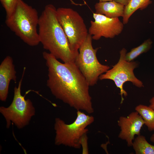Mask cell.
<instances>
[{"label": "cell", "instance_id": "ba28073f", "mask_svg": "<svg viewBox=\"0 0 154 154\" xmlns=\"http://www.w3.org/2000/svg\"><path fill=\"white\" fill-rule=\"evenodd\" d=\"M126 52V49L123 48L120 51V58L117 63L99 77L100 80L109 79L114 82L117 87L120 90L121 104L124 100L123 96L126 97L128 95L123 88L125 82H130L138 88L144 87L143 82L136 77L133 72L134 69L138 66V63L136 61H127L125 59Z\"/></svg>", "mask_w": 154, "mask_h": 154}, {"label": "cell", "instance_id": "e0dca14e", "mask_svg": "<svg viewBox=\"0 0 154 154\" xmlns=\"http://www.w3.org/2000/svg\"><path fill=\"white\" fill-rule=\"evenodd\" d=\"M18 0H0L1 3L5 9L6 16H9L15 9Z\"/></svg>", "mask_w": 154, "mask_h": 154}, {"label": "cell", "instance_id": "8fae6325", "mask_svg": "<svg viewBox=\"0 0 154 154\" xmlns=\"http://www.w3.org/2000/svg\"><path fill=\"white\" fill-rule=\"evenodd\" d=\"M16 71L12 58L8 56L0 65V100L5 102L7 98L10 82H16Z\"/></svg>", "mask_w": 154, "mask_h": 154}, {"label": "cell", "instance_id": "277c9868", "mask_svg": "<svg viewBox=\"0 0 154 154\" xmlns=\"http://www.w3.org/2000/svg\"><path fill=\"white\" fill-rule=\"evenodd\" d=\"M94 121L92 116L87 115L80 110H77L76 117L70 124L66 123L59 118H56L54 127L55 144L80 149L83 143L87 140V127Z\"/></svg>", "mask_w": 154, "mask_h": 154}, {"label": "cell", "instance_id": "2e32d148", "mask_svg": "<svg viewBox=\"0 0 154 154\" xmlns=\"http://www.w3.org/2000/svg\"><path fill=\"white\" fill-rule=\"evenodd\" d=\"M153 42L150 39L145 40L141 44L134 48L125 55V59L128 62L132 61L134 59L143 53L148 51L151 47Z\"/></svg>", "mask_w": 154, "mask_h": 154}, {"label": "cell", "instance_id": "52a82bcc", "mask_svg": "<svg viewBox=\"0 0 154 154\" xmlns=\"http://www.w3.org/2000/svg\"><path fill=\"white\" fill-rule=\"evenodd\" d=\"M92 36L88 34L80 47L75 62L89 86L97 84L100 76L106 72L110 67L98 61L96 53L99 48H93Z\"/></svg>", "mask_w": 154, "mask_h": 154}, {"label": "cell", "instance_id": "5bb4252c", "mask_svg": "<svg viewBox=\"0 0 154 154\" xmlns=\"http://www.w3.org/2000/svg\"><path fill=\"white\" fill-rule=\"evenodd\" d=\"M135 111L138 112L143 120L144 124L148 131H154V110L149 106L139 104L135 108Z\"/></svg>", "mask_w": 154, "mask_h": 154}, {"label": "cell", "instance_id": "44dd1931", "mask_svg": "<svg viewBox=\"0 0 154 154\" xmlns=\"http://www.w3.org/2000/svg\"><path fill=\"white\" fill-rule=\"evenodd\" d=\"M113 0H99V1H109Z\"/></svg>", "mask_w": 154, "mask_h": 154}, {"label": "cell", "instance_id": "7c38bea8", "mask_svg": "<svg viewBox=\"0 0 154 154\" xmlns=\"http://www.w3.org/2000/svg\"><path fill=\"white\" fill-rule=\"evenodd\" d=\"M95 13L103 15L110 18L123 17L125 6L114 0L99 1L94 6Z\"/></svg>", "mask_w": 154, "mask_h": 154}, {"label": "cell", "instance_id": "7a4b0ae2", "mask_svg": "<svg viewBox=\"0 0 154 154\" xmlns=\"http://www.w3.org/2000/svg\"><path fill=\"white\" fill-rule=\"evenodd\" d=\"M54 5H46L39 17L38 33L44 48L64 63L75 62L78 53L70 48L68 39L56 15Z\"/></svg>", "mask_w": 154, "mask_h": 154}, {"label": "cell", "instance_id": "8992f818", "mask_svg": "<svg viewBox=\"0 0 154 154\" xmlns=\"http://www.w3.org/2000/svg\"><path fill=\"white\" fill-rule=\"evenodd\" d=\"M58 20L67 38L71 49L78 53V50L88 34L84 20L79 13L69 8L56 10Z\"/></svg>", "mask_w": 154, "mask_h": 154}, {"label": "cell", "instance_id": "d6986e66", "mask_svg": "<svg viewBox=\"0 0 154 154\" xmlns=\"http://www.w3.org/2000/svg\"><path fill=\"white\" fill-rule=\"evenodd\" d=\"M149 106L151 109L154 110V96L149 100Z\"/></svg>", "mask_w": 154, "mask_h": 154}, {"label": "cell", "instance_id": "3957f363", "mask_svg": "<svg viewBox=\"0 0 154 154\" xmlns=\"http://www.w3.org/2000/svg\"><path fill=\"white\" fill-rule=\"evenodd\" d=\"M39 18L36 9L22 0H18L14 11L6 17L5 22L7 27L24 42L35 46L40 43L37 30Z\"/></svg>", "mask_w": 154, "mask_h": 154}, {"label": "cell", "instance_id": "7402d4cb", "mask_svg": "<svg viewBox=\"0 0 154 154\" xmlns=\"http://www.w3.org/2000/svg\"><path fill=\"white\" fill-rule=\"evenodd\" d=\"M71 0V1L72 2V3L73 2L72 1V0Z\"/></svg>", "mask_w": 154, "mask_h": 154}, {"label": "cell", "instance_id": "5b68a950", "mask_svg": "<svg viewBox=\"0 0 154 154\" xmlns=\"http://www.w3.org/2000/svg\"><path fill=\"white\" fill-rule=\"evenodd\" d=\"M25 68H24L22 77L17 87L14 88V97L8 107H0V112L5 118L7 128H9L12 122L19 129L28 125L32 117L35 115V110L31 101L25 99L21 93V88Z\"/></svg>", "mask_w": 154, "mask_h": 154}, {"label": "cell", "instance_id": "ffe728a7", "mask_svg": "<svg viewBox=\"0 0 154 154\" xmlns=\"http://www.w3.org/2000/svg\"><path fill=\"white\" fill-rule=\"evenodd\" d=\"M150 139L152 142L154 143V133L151 136Z\"/></svg>", "mask_w": 154, "mask_h": 154}, {"label": "cell", "instance_id": "6da1fadb", "mask_svg": "<svg viewBox=\"0 0 154 154\" xmlns=\"http://www.w3.org/2000/svg\"><path fill=\"white\" fill-rule=\"evenodd\" d=\"M42 56L48 68L47 86L52 94L77 110L93 113L90 86L75 62L62 63L45 51Z\"/></svg>", "mask_w": 154, "mask_h": 154}, {"label": "cell", "instance_id": "4fadbf2b", "mask_svg": "<svg viewBox=\"0 0 154 154\" xmlns=\"http://www.w3.org/2000/svg\"><path fill=\"white\" fill-rule=\"evenodd\" d=\"M151 3V0H130L125 7L124 14L123 17V23L127 24L131 15L137 10H143Z\"/></svg>", "mask_w": 154, "mask_h": 154}, {"label": "cell", "instance_id": "9c48e42d", "mask_svg": "<svg viewBox=\"0 0 154 154\" xmlns=\"http://www.w3.org/2000/svg\"><path fill=\"white\" fill-rule=\"evenodd\" d=\"M94 21H91L88 34L95 40L102 37L107 38H113L121 33L124 24L118 17L110 18L104 15L93 13Z\"/></svg>", "mask_w": 154, "mask_h": 154}, {"label": "cell", "instance_id": "9a60e30c", "mask_svg": "<svg viewBox=\"0 0 154 154\" xmlns=\"http://www.w3.org/2000/svg\"><path fill=\"white\" fill-rule=\"evenodd\" d=\"M132 147L136 154H154V145L149 143L143 135H137Z\"/></svg>", "mask_w": 154, "mask_h": 154}, {"label": "cell", "instance_id": "30bf717a", "mask_svg": "<svg viewBox=\"0 0 154 154\" xmlns=\"http://www.w3.org/2000/svg\"><path fill=\"white\" fill-rule=\"evenodd\" d=\"M117 124L120 129L118 137L125 141L127 146L130 147L132 146L135 136L141 135L140 131L144 123L141 116L135 111L127 116H120Z\"/></svg>", "mask_w": 154, "mask_h": 154}, {"label": "cell", "instance_id": "ac0fdd59", "mask_svg": "<svg viewBox=\"0 0 154 154\" xmlns=\"http://www.w3.org/2000/svg\"><path fill=\"white\" fill-rule=\"evenodd\" d=\"M115 1L121 3L126 6L130 0H114Z\"/></svg>", "mask_w": 154, "mask_h": 154}]
</instances>
